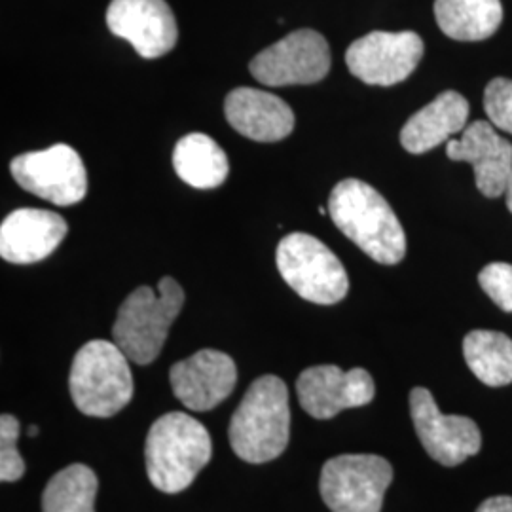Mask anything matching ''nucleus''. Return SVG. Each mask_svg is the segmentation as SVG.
Wrapping results in <instances>:
<instances>
[{
	"label": "nucleus",
	"mask_w": 512,
	"mask_h": 512,
	"mask_svg": "<svg viewBox=\"0 0 512 512\" xmlns=\"http://www.w3.org/2000/svg\"><path fill=\"white\" fill-rule=\"evenodd\" d=\"M336 228L372 260L393 266L406 255L403 224L384 196L359 179L336 184L329 198Z\"/></svg>",
	"instance_id": "f257e3e1"
},
{
	"label": "nucleus",
	"mask_w": 512,
	"mask_h": 512,
	"mask_svg": "<svg viewBox=\"0 0 512 512\" xmlns=\"http://www.w3.org/2000/svg\"><path fill=\"white\" fill-rule=\"evenodd\" d=\"M230 444L247 463H268L279 458L291 437L289 389L281 378H256L241 399L230 423Z\"/></svg>",
	"instance_id": "f03ea898"
},
{
	"label": "nucleus",
	"mask_w": 512,
	"mask_h": 512,
	"mask_svg": "<svg viewBox=\"0 0 512 512\" xmlns=\"http://www.w3.org/2000/svg\"><path fill=\"white\" fill-rule=\"evenodd\" d=\"M213 442L205 425L184 412H169L152 423L145 444L147 475L164 494L186 490L211 461Z\"/></svg>",
	"instance_id": "7ed1b4c3"
},
{
	"label": "nucleus",
	"mask_w": 512,
	"mask_h": 512,
	"mask_svg": "<svg viewBox=\"0 0 512 512\" xmlns=\"http://www.w3.org/2000/svg\"><path fill=\"white\" fill-rule=\"evenodd\" d=\"M184 306L183 287L162 277L158 293L143 285L124 300L112 327V340L135 365H150L162 353L173 321Z\"/></svg>",
	"instance_id": "20e7f679"
},
{
	"label": "nucleus",
	"mask_w": 512,
	"mask_h": 512,
	"mask_svg": "<svg viewBox=\"0 0 512 512\" xmlns=\"http://www.w3.org/2000/svg\"><path fill=\"white\" fill-rule=\"evenodd\" d=\"M69 391L82 414L112 418L133 399L128 355L114 342H88L74 355Z\"/></svg>",
	"instance_id": "39448f33"
},
{
	"label": "nucleus",
	"mask_w": 512,
	"mask_h": 512,
	"mask_svg": "<svg viewBox=\"0 0 512 512\" xmlns=\"http://www.w3.org/2000/svg\"><path fill=\"white\" fill-rule=\"evenodd\" d=\"M277 270L300 298L332 306L346 298L348 272L321 239L294 232L277 245Z\"/></svg>",
	"instance_id": "423d86ee"
},
{
	"label": "nucleus",
	"mask_w": 512,
	"mask_h": 512,
	"mask_svg": "<svg viewBox=\"0 0 512 512\" xmlns=\"http://www.w3.org/2000/svg\"><path fill=\"white\" fill-rule=\"evenodd\" d=\"M393 467L374 454H344L321 471V497L332 512H382Z\"/></svg>",
	"instance_id": "0eeeda50"
},
{
	"label": "nucleus",
	"mask_w": 512,
	"mask_h": 512,
	"mask_svg": "<svg viewBox=\"0 0 512 512\" xmlns=\"http://www.w3.org/2000/svg\"><path fill=\"white\" fill-rule=\"evenodd\" d=\"M16 183L54 205H74L88 194V175L80 154L69 145H54L19 154L10 164Z\"/></svg>",
	"instance_id": "6e6552de"
},
{
	"label": "nucleus",
	"mask_w": 512,
	"mask_h": 512,
	"mask_svg": "<svg viewBox=\"0 0 512 512\" xmlns=\"http://www.w3.org/2000/svg\"><path fill=\"white\" fill-rule=\"evenodd\" d=\"M249 71L272 88L317 84L330 73L329 42L311 29L294 31L256 55Z\"/></svg>",
	"instance_id": "1a4fd4ad"
},
{
	"label": "nucleus",
	"mask_w": 512,
	"mask_h": 512,
	"mask_svg": "<svg viewBox=\"0 0 512 512\" xmlns=\"http://www.w3.org/2000/svg\"><path fill=\"white\" fill-rule=\"evenodd\" d=\"M423 40L414 31H374L355 40L346 52L349 73L368 86H395L416 71Z\"/></svg>",
	"instance_id": "9d476101"
},
{
	"label": "nucleus",
	"mask_w": 512,
	"mask_h": 512,
	"mask_svg": "<svg viewBox=\"0 0 512 512\" xmlns=\"http://www.w3.org/2000/svg\"><path fill=\"white\" fill-rule=\"evenodd\" d=\"M410 414L425 452L444 467H458L482 448V433L475 421L465 416H446L439 410L431 391L414 387Z\"/></svg>",
	"instance_id": "9b49d317"
},
{
	"label": "nucleus",
	"mask_w": 512,
	"mask_h": 512,
	"mask_svg": "<svg viewBox=\"0 0 512 512\" xmlns=\"http://www.w3.org/2000/svg\"><path fill=\"white\" fill-rule=\"evenodd\" d=\"M300 406L315 420H330L342 410L374 401L376 385L365 368L342 370L336 365L306 368L296 382Z\"/></svg>",
	"instance_id": "f8f14e48"
},
{
	"label": "nucleus",
	"mask_w": 512,
	"mask_h": 512,
	"mask_svg": "<svg viewBox=\"0 0 512 512\" xmlns=\"http://www.w3.org/2000/svg\"><path fill=\"white\" fill-rule=\"evenodd\" d=\"M107 25L145 59L169 54L179 38L177 21L165 0H112Z\"/></svg>",
	"instance_id": "ddd939ff"
},
{
	"label": "nucleus",
	"mask_w": 512,
	"mask_h": 512,
	"mask_svg": "<svg viewBox=\"0 0 512 512\" xmlns=\"http://www.w3.org/2000/svg\"><path fill=\"white\" fill-rule=\"evenodd\" d=\"M169 380L183 406L192 412H207L232 395L238 368L224 351L202 349L171 366Z\"/></svg>",
	"instance_id": "4468645a"
},
{
	"label": "nucleus",
	"mask_w": 512,
	"mask_h": 512,
	"mask_svg": "<svg viewBox=\"0 0 512 512\" xmlns=\"http://www.w3.org/2000/svg\"><path fill=\"white\" fill-rule=\"evenodd\" d=\"M446 154L454 162H467L475 169L476 188L486 198L507 192L512 175V145L503 139L494 124L473 122L459 139H450Z\"/></svg>",
	"instance_id": "2eb2a0df"
},
{
	"label": "nucleus",
	"mask_w": 512,
	"mask_h": 512,
	"mask_svg": "<svg viewBox=\"0 0 512 512\" xmlns=\"http://www.w3.org/2000/svg\"><path fill=\"white\" fill-rule=\"evenodd\" d=\"M69 226L44 209H16L0 224V256L12 264H35L54 253Z\"/></svg>",
	"instance_id": "dca6fc26"
},
{
	"label": "nucleus",
	"mask_w": 512,
	"mask_h": 512,
	"mask_svg": "<svg viewBox=\"0 0 512 512\" xmlns=\"http://www.w3.org/2000/svg\"><path fill=\"white\" fill-rule=\"evenodd\" d=\"M224 114L232 128L256 143H277L294 129V112L274 93L238 88L226 95Z\"/></svg>",
	"instance_id": "f3484780"
},
{
	"label": "nucleus",
	"mask_w": 512,
	"mask_h": 512,
	"mask_svg": "<svg viewBox=\"0 0 512 512\" xmlns=\"http://www.w3.org/2000/svg\"><path fill=\"white\" fill-rule=\"evenodd\" d=\"M467 120L469 101L461 93L442 92L404 124L401 145L410 154H425L463 133Z\"/></svg>",
	"instance_id": "a211bd4d"
},
{
	"label": "nucleus",
	"mask_w": 512,
	"mask_h": 512,
	"mask_svg": "<svg viewBox=\"0 0 512 512\" xmlns=\"http://www.w3.org/2000/svg\"><path fill=\"white\" fill-rule=\"evenodd\" d=\"M435 18L446 37L478 42L495 35L503 6L501 0H435Z\"/></svg>",
	"instance_id": "6ab92c4d"
},
{
	"label": "nucleus",
	"mask_w": 512,
	"mask_h": 512,
	"mask_svg": "<svg viewBox=\"0 0 512 512\" xmlns=\"http://www.w3.org/2000/svg\"><path fill=\"white\" fill-rule=\"evenodd\" d=\"M173 167L181 181L200 190L217 188L230 171L226 152L205 133H190L175 145Z\"/></svg>",
	"instance_id": "aec40b11"
},
{
	"label": "nucleus",
	"mask_w": 512,
	"mask_h": 512,
	"mask_svg": "<svg viewBox=\"0 0 512 512\" xmlns=\"http://www.w3.org/2000/svg\"><path fill=\"white\" fill-rule=\"evenodd\" d=\"M463 355L482 384H512V340L497 330H473L463 340Z\"/></svg>",
	"instance_id": "412c9836"
},
{
	"label": "nucleus",
	"mask_w": 512,
	"mask_h": 512,
	"mask_svg": "<svg viewBox=\"0 0 512 512\" xmlns=\"http://www.w3.org/2000/svg\"><path fill=\"white\" fill-rule=\"evenodd\" d=\"M99 480L88 465L74 463L55 473L42 494V512H95Z\"/></svg>",
	"instance_id": "4be33fe9"
},
{
	"label": "nucleus",
	"mask_w": 512,
	"mask_h": 512,
	"mask_svg": "<svg viewBox=\"0 0 512 512\" xmlns=\"http://www.w3.org/2000/svg\"><path fill=\"white\" fill-rule=\"evenodd\" d=\"M19 421L12 414L0 418V480L16 482L25 475V461L18 452Z\"/></svg>",
	"instance_id": "5701e85b"
},
{
	"label": "nucleus",
	"mask_w": 512,
	"mask_h": 512,
	"mask_svg": "<svg viewBox=\"0 0 512 512\" xmlns=\"http://www.w3.org/2000/svg\"><path fill=\"white\" fill-rule=\"evenodd\" d=\"M484 110L490 124L512 135V80L495 78L486 86Z\"/></svg>",
	"instance_id": "b1692460"
},
{
	"label": "nucleus",
	"mask_w": 512,
	"mask_h": 512,
	"mask_svg": "<svg viewBox=\"0 0 512 512\" xmlns=\"http://www.w3.org/2000/svg\"><path fill=\"white\" fill-rule=\"evenodd\" d=\"M482 291L494 300L495 306L512 313V264L492 262L480 274Z\"/></svg>",
	"instance_id": "393cba45"
},
{
	"label": "nucleus",
	"mask_w": 512,
	"mask_h": 512,
	"mask_svg": "<svg viewBox=\"0 0 512 512\" xmlns=\"http://www.w3.org/2000/svg\"><path fill=\"white\" fill-rule=\"evenodd\" d=\"M476 512H512L511 495H495L486 499Z\"/></svg>",
	"instance_id": "a878e982"
},
{
	"label": "nucleus",
	"mask_w": 512,
	"mask_h": 512,
	"mask_svg": "<svg viewBox=\"0 0 512 512\" xmlns=\"http://www.w3.org/2000/svg\"><path fill=\"white\" fill-rule=\"evenodd\" d=\"M505 198H507V207H509V211L512 213V175L509 186H507V192H505Z\"/></svg>",
	"instance_id": "bb28decb"
},
{
	"label": "nucleus",
	"mask_w": 512,
	"mask_h": 512,
	"mask_svg": "<svg viewBox=\"0 0 512 512\" xmlns=\"http://www.w3.org/2000/svg\"><path fill=\"white\" fill-rule=\"evenodd\" d=\"M37 433H38V427H35V425H33V427H31V429H29V437H37Z\"/></svg>",
	"instance_id": "cd10ccee"
}]
</instances>
